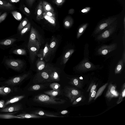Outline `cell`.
Instances as JSON below:
<instances>
[{"instance_id": "cell-31", "label": "cell", "mask_w": 125, "mask_h": 125, "mask_svg": "<svg viewBox=\"0 0 125 125\" xmlns=\"http://www.w3.org/2000/svg\"><path fill=\"white\" fill-rule=\"evenodd\" d=\"M70 83L77 87L80 88L81 84L78 79L77 78H73L71 79Z\"/></svg>"}, {"instance_id": "cell-2", "label": "cell", "mask_w": 125, "mask_h": 125, "mask_svg": "<svg viewBox=\"0 0 125 125\" xmlns=\"http://www.w3.org/2000/svg\"><path fill=\"white\" fill-rule=\"evenodd\" d=\"M33 82L34 83H43L50 82L49 75L45 68L35 75Z\"/></svg>"}, {"instance_id": "cell-34", "label": "cell", "mask_w": 125, "mask_h": 125, "mask_svg": "<svg viewBox=\"0 0 125 125\" xmlns=\"http://www.w3.org/2000/svg\"><path fill=\"white\" fill-rule=\"evenodd\" d=\"M13 53L15 54L24 55L26 54V50L22 49H18L15 50L13 51Z\"/></svg>"}, {"instance_id": "cell-11", "label": "cell", "mask_w": 125, "mask_h": 125, "mask_svg": "<svg viewBox=\"0 0 125 125\" xmlns=\"http://www.w3.org/2000/svg\"><path fill=\"white\" fill-rule=\"evenodd\" d=\"M117 46L116 43H114L108 45H104L98 49V52L100 54L105 55L115 50Z\"/></svg>"}, {"instance_id": "cell-36", "label": "cell", "mask_w": 125, "mask_h": 125, "mask_svg": "<svg viewBox=\"0 0 125 125\" xmlns=\"http://www.w3.org/2000/svg\"><path fill=\"white\" fill-rule=\"evenodd\" d=\"M108 83H107L103 86L102 87H101L99 89L97 93L96 94L95 97L94 98V100H95L97 97L100 96L102 94L103 91H104V90L106 88L107 85L108 84Z\"/></svg>"}, {"instance_id": "cell-16", "label": "cell", "mask_w": 125, "mask_h": 125, "mask_svg": "<svg viewBox=\"0 0 125 125\" xmlns=\"http://www.w3.org/2000/svg\"><path fill=\"white\" fill-rule=\"evenodd\" d=\"M37 16L36 19L39 21L42 19L43 10L42 6V0L39 2L37 7Z\"/></svg>"}, {"instance_id": "cell-5", "label": "cell", "mask_w": 125, "mask_h": 125, "mask_svg": "<svg viewBox=\"0 0 125 125\" xmlns=\"http://www.w3.org/2000/svg\"><path fill=\"white\" fill-rule=\"evenodd\" d=\"M64 92L65 96L69 99L71 102L81 95L80 91L73 88L67 87L65 89Z\"/></svg>"}, {"instance_id": "cell-14", "label": "cell", "mask_w": 125, "mask_h": 125, "mask_svg": "<svg viewBox=\"0 0 125 125\" xmlns=\"http://www.w3.org/2000/svg\"><path fill=\"white\" fill-rule=\"evenodd\" d=\"M22 109V106L20 104H17L12 105L6 108H4L0 111L1 112H8L19 111Z\"/></svg>"}, {"instance_id": "cell-13", "label": "cell", "mask_w": 125, "mask_h": 125, "mask_svg": "<svg viewBox=\"0 0 125 125\" xmlns=\"http://www.w3.org/2000/svg\"><path fill=\"white\" fill-rule=\"evenodd\" d=\"M39 38V36L36 31L32 27L30 35L28 46L34 43L36 41L37 39Z\"/></svg>"}, {"instance_id": "cell-45", "label": "cell", "mask_w": 125, "mask_h": 125, "mask_svg": "<svg viewBox=\"0 0 125 125\" xmlns=\"http://www.w3.org/2000/svg\"><path fill=\"white\" fill-rule=\"evenodd\" d=\"M90 7H86L82 9L81 10V12L83 13H86L88 12L90 10Z\"/></svg>"}, {"instance_id": "cell-41", "label": "cell", "mask_w": 125, "mask_h": 125, "mask_svg": "<svg viewBox=\"0 0 125 125\" xmlns=\"http://www.w3.org/2000/svg\"><path fill=\"white\" fill-rule=\"evenodd\" d=\"M45 13L48 16L55 19V13L54 12L49 11L45 12Z\"/></svg>"}, {"instance_id": "cell-38", "label": "cell", "mask_w": 125, "mask_h": 125, "mask_svg": "<svg viewBox=\"0 0 125 125\" xmlns=\"http://www.w3.org/2000/svg\"><path fill=\"white\" fill-rule=\"evenodd\" d=\"M50 88L53 90L60 91V85L58 83H53L50 84Z\"/></svg>"}, {"instance_id": "cell-35", "label": "cell", "mask_w": 125, "mask_h": 125, "mask_svg": "<svg viewBox=\"0 0 125 125\" xmlns=\"http://www.w3.org/2000/svg\"><path fill=\"white\" fill-rule=\"evenodd\" d=\"M12 14L16 20L21 21L22 18V15L19 12L16 11H13L11 12Z\"/></svg>"}, {"instance_id": "cell-4", "label": "cell", "mask_w": 125, "mask_h": 125, "mask_svg": "<svg viewBox=\"0 0 125 125\" xmlns=\"http://www.w3.org/2000/svg\"><path fill=\"white\" fill-rule=\"evenodd\" d=\"M5 63L9 68L17 71L20 70L22 68L24 64L23 61L18 59H6Z\"/></svg>"}, {"instance_id": "cell-42", "label": "cell", "mask_w": 125, "mask_h": 125, "mask_svg": "<svg viewBox=\"0 0 125 125\" xmlns=\"http://www.w3.org/2000/svg\"><path fill=\"white\" fill-rule=\"evenodd\" d=\"M7 15V13L5 12L0 16V23L3 21L6 18Z\"/></svg>"}, {"instance_id": "cell-24", "label": "cell", "mask_w": 125, "mask_h": 125, "mask_svg": "<svg viewBox=\"0 0 125 125\" xmlns=\"http://www.w3.org/2000/svg\"><path fill=\"white\" fill-rule=\"evenodd\" d=\"M74 52L73 50L70 49L66 52L64 55L62 59V62L64 64H65L66 63L69 57Z\"/></svg>"}, {"instance_id": "cell-53", "label": "cell", "mask_w": 125, "mask_h": 125, "mask_svg": "<svg viewBox=\"0 0 125 125\" xmlns=\"http://www.w3.org/2000/svg\"><path fill=\"white\" fill-rule=\"evenodd\" d=\"M4 102L1 101H0V108L3 107L4 104Z\"/></svg>"}, {"instance_id": "cell-22", "label": "cell", "mask_w": 125, "mask_h": 125, "mask_svg": "<svg viewBox=\"0 0 125 125\" xmlns=\"http://www.w3.org/2000/svg\"><path fill=\"white\" fill-rule=\"evenodd\" d=\"M73 22L72 18L71 17L68 16L64 20L63 25L66 28H68L70 27L72 25Z\"/></svg>"}, {"instance_id": "cell-49", "label": "cell", "mask_w": 125, "mask_h": 125, "mask_svg": "<svg viewBox=\"0 0 125 125\" xmlns=\"http://www.w3.org/2000/svg\"><path fill=\"white\" fill-rule=\"evenodd\" d=\"M4 91L5 93H8L10 92V89L8 87H6L4 89Z\"/></svg>"}, {"instance_id": "cell-8", "label": "cell", "mask_w": 125, "mask_h": 125, "mask_svg": "<svg viewBox=\"0 0 125 125\" xmlns=\"http://www.w3.org/2000/svg\"><path fill=\"white\" fill-rule=\"evenodd\" d=\"M115 21L103 33L98 35L96 39L98 40H101L108 38L115 30L117 27V22Z\"/></svg>"}, {"instance_id": "cell-21", "label": "cell", "mask_w": 125, "mask_h": 125, "mask_svg": "<svg viewBox=\"0 0 125 125\" xmlns=\"http://www.w3.org/2000/svg\"><path fill=\"white\" fill-rule=\"evenodd\" d=\"M34 114L39 115H44L47 116L55 117H62L63 116H59L55 114L51 113L45 112L42 111H35L34 112Z\"/></svg>"}, {"instance_id": "cell-25", "label": "cell", "mask_w": 125, "mask_h": 125, "mask_svg": "<svg viewBox=\"0 0 125 125\" xmlns=\"http://www.w3.org/2000/svg\"><path fill=\"white\" fill-rule=\"evenodd\" d=\"M44 18L50 24L53 26H55L56 24V19L53 18L47 15L43 12L42 19Z\"/></svg>"}, {"instance_id": "cell-18", "label": "cell", "mask_w": 125, "mask_h": 125, "mask_svg": "<svg viewBox=\"0 0 125 125\" xmlns=\"http://www.w3.org/2000/svg\"><path fill=\"white\" fill-rule=\"evenodd\" d=\"M16 41L14 38H9L0 41V45L4 46H10L13 44Z\"/></svg>"}, {"instance_id": "cell-23", "label": "cell", "mask_w": 125, "mask_h": 125, "mask_svg": "<svg viewBox=\"0 0 125 125\" xmlns=\"http://www.w3.org/2000/svg\"><path fill=\"white\" fill-rule=\"evenodd\" d=\"M24 97V95H21L14 97L7 101L4 104L3 107L4 108L7 105L18 101Z\"/></svg>"}, {"instance_id": "cell-1", "label": "cell", "mask_w": 125, "mask_h": 125, "mask_svg": "<svg viewBox=\"0 0 125 125\" xmlns=\"http://www.w3.org/2000/svg\"><path fill=\"white\" fill-rule=\"evenodd\" d=\"M34 100L37 102L50 104H60L65 102L64 99L49 96L45 94H41L36 96Z\"/></svg>"}, {"instance_id": "cell-54", "label": "cell", "mask_w": 125, "mask_h": 125, "mask_svg": "<svg viewBox=\"0 0 125 125\" xmlns=\"http://www.w3.org/2000/svg\"><path fill=\"white\" fill-rule=\"evenodd\" d=\"M20 0H10L11 2L12 3H17L19 2Z\"/></svg>"}, {"instance_id": "cell-55", "label": "cell", "mask_w": 125, "mask_h": 125, "mask_svg": "<svg viewBox=\"0 0 125 125\" xmlns=\"http://www.w3.org/2000/svg\"><path fill=\"white\" fill-rule=\"evenodd\" d=\"M1 13H0V16Z\"/></svg>"}, {"instance_id": "cell-44", "label": "cell", "mask_w": 125, "mask_h": 125, "mask_svg": "<svg viewBox=\"0 0 125 125\" xmlns=\"http://www.w3.org/2000/svg\"><path fill=\"white\" fill-rule=\"evenodd\" d=\"M84 66L85 67L84 70L86 69H88L90 68L91 67V64L87 62L85 63Z\"/></svg>"}, {"instance_id": "cell-39", "label": "cell", "mask_w": 125, "mask_h": 125, "mask_svg": "<svg viewBox=\"0 0 125 125\" xmlns=\"http://www.w3.org/2000/svg\"><path fill=\"white\" fill-rule=\"evenodd\" d=\"M65 0H54L53 2L58 6L62 5L65 2Z\"/></svg>"}, {"instance_id": "cell-27", "label": "cell", "mask_w": 125, "mask_h": 125, "mask_svg": "<svg viewBox=\"0 0 125 125\" xmlns=\"http://www.w3.org/2000/svg\"><path fill=\"white\" fill-rule=\"evenodd\" d=\"M36 66L38 72L42 70L45 66V64L44 61L41 60H38L37 62Z\"/></svg>"}, {"instance_id": "cell-46", "label": "cell", "mask_w": 125, "mask_h": 125, "mask_svg": "<svg viewBox=\"0 0 125 125\" xmlns=\"http://www.w3.org/2000/svg\"><path fill=\"white\" fill-rule=\"evenodd\" d=\"M96 86L95 84H94L92 85L90 89V92L89 93V96H90L92 93L96 88Z\"/></svg>"}, {"instance_id": "cell-52", "label": "cell", "mask_w": 125, "mask_h": 125, "mask_svg": "<svg viewBox=\"0 0 125 125\" xmlns=\"http://www.w3.org/2000/svg\"><path fill=\"white\" fill-rule=\"evenodd\" d=\"M68 112V111L67 110H63L61 112V114H62L64 115L67 114Z\"/></svg>"}, {"instance_id": "cell-37", "label": "cell", "mask_w": 125, "mask_h": 125, "mask_svg": "<svg viewBox=\"0 0 125 125\" xmlns=\"http://www.w3.org/2000/svg\"><path fill=\"white\" fill-rule=\"evenodd\" d=\"M31 24L30 22H28L27 24L21 31V35H23L30 29Z\"/></svg>"}, {"instance_id": "cell-9", "label": "cell", "mask_w": 125, "mask_h": 125, "mask_svg": "<svg viewBox=\"0 0 125 125\" xmlns=\"http://www.w3.org/2000/svg\"><path fill=\"white\" fill-rule=\"evenodd\" d=\"M29 75L28 73L15 77L7 81L5 83L7 84L14 85L17 84L27 77Z\"/></svg>"}, {"instance_id": "cell-30", "label": "cell", "mask_w": 125, "mask_h": 125, "mask_svg": "<svg viewBox=\"0 0 125 125\" xmlns=\"http://www.w3.org/2000/svg\"><path fill=\"white\" fill-rule=\"evenodd\" d=\"M60 91H56L54 90H49L44 92V93L50 96L54 97L59 94L60 93Z\"/></svg>"}, {"instance_id": "cell-47", "label": "cell", "mask_w": 125, "mask_h": 125, "mask_svg": "<svg viewBox=\"0 0 125 125\" xmlns=\"http://www.w3.org/2000/svg\"><path fill=\"white\" fill-rule=\"evenodd\" d=\"M28 5L31 7V6L35 0H26Z\"/></svg>"}, {"instance_id": "cell-33", "label": "cell", "mask_w": 125, "mask_h": 125, "mask_svg": "<svg viewBox=\"0 0 125 125\" xmlns=\"http://www.w3.org/2000/svg\"><path fill=\"white\" fill-rule=\"evenodd\" d=\"M123 60H121L119 62L115 69V73H118L121 71L123 66Z\"/></svg>"}, {"instance_id": "cell-40", "label": "cell", "mask_w": 125, "mask_h": 125, "mask_svg": "<svg viewBox=\"0 0 125 125\" xmlns=\"http://www.w3.org/2000/svg\"><path fill=\"white\" fill-rule=\"evenodd\" d=\"M96 91V89H95L92 93L91 94L89 100L88 102H89L91 101L95 96Z\"/></svg>"}, {"instance_id": "cell-43", "label": "cell", "mask_w": 125, "mask_h": 125, "mask_svg": "<svg viewBox=\"0 0 125 125\" xmlns=\"http://www.w3.org/2000/svg\"><path fill=\"white\" fill-rule=\"evenodd\" d=\"M82 96L81 95L79 97L76 98L73 102L72 104H73L75 105L77 104L82 100Z\"/></svg>"}, {"instance_id": "cell-6", "label": "cell", "mask_w": 125, "mask_h": 125, "mask_svg": "<svg viewBox=\"0 0 125 125\" xmlns=\"http://www.w3.org/2000/svg\"><path fill=\"white\" fill-rule=\"evenodd\" d=\"M40 44L38 40L34 43L28 46L30 60L32 63L38 52L40 48Z\"/></svg>"}, {"instance_id": "cell-51", "label": "cell", "mask_w": 125, "mask_h": 125, "mask_svg": "<svg viewBox=\"0 0 125 125\" xmlns=\"http://www.w3.org/2000/svg\"><path fill=\"white\" fill-rule=\"evenodd\" d=\"M24 9L25 11L28 14H30V10L27 7H24Z\"/></svg>"}, {"instance_id": "cell-7", "label": "cell", "mask_w": 125, "mask_h": 125, "mask_svg": "<svg viewBox=\"0 0 125 125\" xmlns=\"http://www.w3.org/2000/svg\"><path fill=\"white\" fill-rule=\"evenodd\" d=\"M45 68L49 75L50 82L57 81L60 80V76L58 72L55 68L50 66L47 64Z\"/></svg>"}, {"instance_id": "cell-3", "label": "cell", "mask_w": 125, "mask_h": 125, "mask_svg": "<svg viewBox=\"0 0 125 125\" xmlns=\"http://www.w3.org/2000/svg\"><path fill=\"white\" fill-rule=\"evenodd\" d=\"M117 18L115 17H110L103 21L98 25L94 32V33L96 34L107 28L115 21Z\"/></svg>"}, {"instance_id": "cell-17", "label": "cell", "mask_w": 125, "mask_h": 125, "mask_svg": "<svg viewBox=\"0 0 125 125\" xmlns=\"http://www.w3.org/2000/svg\"><path fill=\"white\" fill-rule=\"evenodd\" d=\"M0 8L5 10H12L14 8L13 6L9 3L3 0H0Z\"/></svg>"}, {"instance_id": "cell-19", "label": "cell", "mask_w": 125, "mask_h": 125, "mask_svg": "<svg viewBox=\"0 0 125 125\" xmlns=\"http://www.w3.org/2000/svg\"><path fill=\"white\" fill-rule=\"evenodd\" d=\"M42 2L44 12L49 11L54 12V9L50 3L44 0Z\"/></svg>"}, {"instance_id": "cell-28", "label": "cell", "mask_w": 125, "mask_h": 125, "mask_svg": "<svg viewBox=\"0 0 125 125\" xmlns=\"http://www.w3.org/2000/svg\"><path fill=\"white\" fill-rule=\"evenodd\" d=\"M28 21L27 18H25L19 24L18 28V30L21 31L28 23Z\"/></svg>"}, {"instance_id": "cell-10", "label": "cell", "mask_w": 125, "mask_h": 125, "mask_svg": "<svg viewBox=\"0 0 125 125\" xmlns=\"http://www.w3.org/2000/svg\"><path fill=\"white\" fill-rule=\"evenodd\" d=\"M57 45V41L54 37L52 38L49 46V51L44 59L46 62L48 61L51 56L56 50Z\"/></svg>"}, {"instance_id": "cell-48", "label": "cell", "mask_w": 125, "mask_h": 125, "mask_svg": "<svg viewBox=\"0 0 125 125\" xmlns=\"http://www.w3.org/2000/svg\"><path fill=\"white\" fill-rule=\"evenodd\" d=\"M6 93L4 92L3 88H0V94L4 95H6Z\"/></svg>"}, {"instance_id": "cell-29", "label": "cell", "mask_w": 125, "mask_h": 125, "mask_svg": "<svg viewBox=\"0 0 125 125\" xmlns=\"http://www.w3.org/2000/svg\"><path fill=\"white\" fill-rule=\"evenodd\" d=\"M88 25V23H86L80 27L77 33V38H79L84 32Z\"/></svg>"}, {"instance_id": "cell-20", "label": "cell", "mask_w": 125, "mask_h": 125, "mask_svg": "<svg viewBox=\"0 0 125 125\" xmlns=\"http://www.w3.org/2000/svg\"><path fill=\"white\" fill-rule=\"evenodd\" d=\"M22 118H39L42 117L41 115L35 114H22L18 115Z\"/></svg>"}, {"instance_id": "cell-12", "label": "cell", "mask_w": 125, "mask_h": 125, "mask_svg": "<svg viewBox=\"0 0 125 125\" xmlns=\"http://www.w3.org/2000/svg\"><path fill=\"white\" fill-rule=\"evenodd\" d=\"M115 85L110 84L108 86L107 91L105 95V97L109 99L117 97L119 94L118 92L116 91Z\"/></svg>"}, {"instance_id": "cell-32", "label": "cell", "mask_w": 125, "mask_h": 125, "mask_svg": "<svg viewBox=\"0 0 125 125\" xmlns=\"http://www.w3.org/2000/svg\"><path fill=\"white\" fill-rule=\"evenodd\" d=\"M124 83L123 87L121 91L120 94V96L117 103L118 104L120 103L123 100V99L125 97V87Z\"/></svg>"}, {"instance_id": "cell-26", "label": "cell", "mask_w": 125, "mask_h": 125, "mask_svg": "<svg viewBox=\"0 0 125 125\" xmlns=\"http://www.w3.org/2000/svg\"><path fill=\"white\" fill-rule=\"evenodd\" d=\"M46 86L44 84H36L31 86L29 88L28 90L31 91L38 90L44 88Z\"/></svg>"}, {"instance_id": "cell-50", "label": "cell", "mask_w": 125, "mask_h": 125, "mask_svg": "<svg viewBox=\"0 0 125 125\" xmlns=\"http://www.w3.org/2000/svg\"><path fill=\"white\" fill-rule=\"evenodd\" d=\"M74 12V10L73 9H71L69 10L68 14H73Z\"/></svg>"}, {"instance_id": "cell-15", "label": "cell", "mask_w": 125, "mask_h": 125, "mask_svg": "<svg viewBox=\"0 0 125 125\" xmlns=\"http://www.w3.org/2000/svg\"><path fill=\"white\" fill-rule=\"evenodd\" d=\"M49 46V44L46 43L44 48L40 49L39 52H38L37 56L41 59H44L48 52Z\"/></svg>"}]
</instances>
